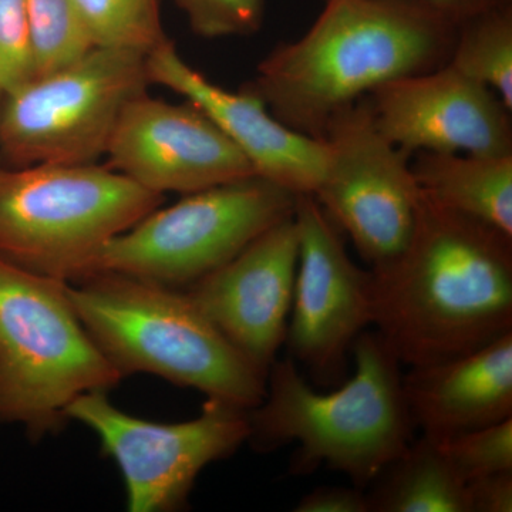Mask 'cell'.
Here are the masks:
<instances>
[{
    "instance_id": "15",
    "label": "cell",
    "mask_w": 512,
    "mask_h": 512,
    "mask_svg": "<svg viewBox=\"0 0 512 512\" xmlns=\"http://www.w3.org/2000/svg\"><path fill=\"white\" fill-rule=\"evenodd\" d=\"M147 72L151 84L200 107L247 157L256 175L296 195L318 190L328 165L325 140L285 126L248 90L229 92L212 83L185 62L170 39L147 53Z\"/></svg>"
},
{
    "instance_id": "5",
    "label": "cell",
    "mask_w": 512,
    "mask_h": 512,
    "mask_svg": "<svg viewBox=\"0 0 512 512\" xmlns=\"http://www.w3.org/2000/svg\"><path fill=\"white\" fill-rule=\"evenodd\" d=\"M109 165L0 168V256L60 281L89 275L109 242L163 207Z\"/></svg>"
},
{
    "instance_id": "1",
    "label": "cell",
    "mask_w": 512,
    "mask_h": 512,
    "mask_svg": "<svg viewBox=\"0 0 512 512\" xmlns=\"http://www.w3.org/2000/svg\"><path fill=\"white\" fill-rule=\"evenodd\" d=\"M370 271L373 326L403 366L444 362L512 332V237L426 192L409 245Z\"/></svg>"
},
{
    "instance_id": "14",
    "label": "cell",
    "mask_w": 512,
    "mask_h": 512,
    "mask_svg": "<svg viewBox=\"0 0 512 512\" xmlns=\"http://www.w3.org/2000/svg\"><path fill=\"white\" fill-rule=\"evenodd\" d=\"M298 254V228L292 215L185 291L212 325L266 376L286 339Z\"/></svg>"
},
{
    "instance_id": "19",
    "label": "cell",
    "mask_w": 512,
    "mask_h": 512,
    "mask_svg": "<svg viewBox=\"0 0 512 512\" xmlns=\"http://www.w3.org/2000/svg\"><path fill=\"white\" fill-rule=\"evenodd\" d=\"M448 64L512 111V3L460 23Z\"/></svg>"
},
{
    "instance_id": "8",
    "label": "cell",
    "mask_w": 512,
    "mask_h": 512,
    "mask_svg": "<svg viewBox=\"0 0 512 512\" xmlns=\"http://www.w3.org/2000/svg\"><path fill=\"white\" fill-rule=\"evenodd\" d=\"M296 197L256 174L185 194L109 242L89 275L117 272L188 288L292 217Z\"/></svg>"
},
{
    "instance_id": "2",
    "label": "cell",
    "mask_w": 512,
    "mask_h": 512,
    "mask_svg": "<svg viewBox=\"0 0 512 512\" xmlns=\"http://www.w3.org/2000/svg\"><path fill=\"white\" fill-rule=\"evenodd\" d=\"M456 32L389 0H325L308 32L276 46L242 89L285 126L323 140L336 114L377 87L447 64Z\"/></svg>"
},
{
    "instance_id": "9",
    "label": "cell",
    "mask_w": 512,
    "mask_h": 512,
    "mask_svg": "<svg viewBox=\"0 0 512 512\" xmlns=\"http://www.w3.org/2000/svg\"><path fill=\"white\" fill-rule=\"evenodd\" d=\"M106 390L84 393L66 409L100 439L126 484L130 512H173L188 503L201 471L231 457L251 434L248 410L207 399L200 416L156 423L117 409Z\"/></svg>"
},
{
    "instance_id": "22",
    "label": "cell",
    "mask_w": 512,
    "mask_h": 512,
    "mask_svg": "<svg viewBox=\"0 0 512 512\" xmlns=\"http://www.w3.org/2000/svg\"><path fill=\"white\" fill-rule=\"evenodd\" d=\"M437 444L466 483L488 474L512 471V417L447 437Z\"/></svg>"
},
{
    "instance_id": "12",
    "label": "cell",
    "mask_w": 512,
    "mask_h": 512,
    "mask_svg": "<svg viewBox=\"0 0 512 512\" xmlns=\"http://www.w3.org/2000/svg\"><path fill=\"white\" fill-rule=\"evenodd\" d=\"M106 156L113 170L161 195L191 194L255 174L247 157L200 107L148 93L127 104Z\"/></svg>"
},
{
    "instance_id": "25",
    "label": "cell",
    "mask_w": 512,
    "mask_h": 512,
    "mask_svg": "<svg viewBox=\"0 0 512 512\" xmlns=\"http://www.w3.org/2000/svg\"><path fill=\"white\" fill-rule=\"evenodd\" d=\"M295 512H370L369 495L356 487H318L296 503Z\"/></svg>"
},
{
    "instance_id": "27",
    "label": "cell",
    "mask_w": 512,
    "mask_h": 512,
    "mask_svg": "<svg viewBox=\"0 0 512 512\" xmlns=\"http://www.w3.org/2000/svg\"><path fill=\"white\" fill-rule=\"evenodd\" d=\"M430 13L437 18L458 26L466 20L487 12V10L511 5L512 0H389Z\"/></svg>"
},
{
    "instance_id": "21",
    "label": "cell",
    "mask_w": 512,
    "mask_h": 512,
    "mask_svg": "<svg viewBox=\"0 0 512 512\" xmlns=\"http://www.w3.org/2000/svg\"><path fill=\"white\" fill-rule=\"evenodd\" d=\"M97 46L147 53L165 39L160 0H74Z\"/></svg>"
},
{
    "instance_id": "4",
    "label": "cell",
    "mask_w": 512,
    "mask_h": 512,
    "mask_svg": "<svg viewBox=\"0 0 512 512\" xmlns=\"http://www.w3.org/2000/svg\"><path fill=\"white\" fill-rule=\"evenodd\" d=\"M84 328L126 377L150 373L207 399L251 410L266 376L194 305L187 292L117 272L67 285Z\"/></svg>"
},
{
    "instance_id": "24",
    "label": "cell",
    "mask_w": 512,
    "mask_h": 512,
    "mask_svg": "<svg viewBox=\"0 0 512 512\" xmlns=\"http://www.w3.org/2000/svg\"><path fill=\"white\" fill-rule=\"evenodd\" d=\"M35 79L28 0H0V87L3 94Z\"/></svg>"
},
{
    "instance_id": "3",
    "label": "cell",
    "mask_w": 512,
    "mask_h": 512,
    "mask_svg": "<svg viewBox=\"0 0 512 512\" xmlns=\"http://www.w3.org/2000/svg\"><path fill=\"white\" fill-rule=\"evenodd\" d=\"M355 373L338 389L319 393L292 357L276 359L262 402L248 410V443L271 451L298 443L292 474L326 466L367 490L414 440L403 390L402 363L377 330L360 333L352 346Z\"/></svg>"
},
{
    "instance_id": "17",
    "label": "cell",
    "mask_w": 512,
    "mask_h": 512,
    "mask_svg": "<svg viewBox=\"0 0 512 512\" xmlns=\"http://www.w3.org/2000/svg\"><path fill=\"white\" fill-rule=\"evenodd\" d=\"M410 164L434 201L512 237V154L417 153Z\"/></svg>"
},
{
    "instance_id": "13",
    "label": "cell",
    "mask_w": 512,
    "mask_h": 512,
    "mask_svg": "<svg viewBox=\"0 0 512 512\" xmlns=\"http://www.w3.org/2000/svg\"><path fill=\"white\" fill-rule=\"evenodd\" d=\"M366 100L380 133L410 157L512 154L511 110L448 63L383 84Z\"/></svg>"
},
{
    "instance_id": "20",
    "label": "cell",
    "mask_w": 512,
    "mask_h": 512,
    "mask_svg": "<svg viewBox=\"0 0 512 512\" xmlns=\"http://www.w3.org/2000/svg\"><path fill=\"white\" fill-rule=\"evenodd\" d=\"M28 15L35 79L79 62L97 46L74 0H28Z\"/></svg>"
},
{
    "instance_id": "6",
    "label": "cell",
    "mask_w": 512,
    "mask_h": 512,
    "mask_svg": "<svg viewBox=\"0 0 512 512\" xmlns=\"http://www.w3.org/2000/svg\"><path fill=\"white\" fill-rule=\"evenodd\" d=\"M67 285L0 256V424L33 440L63 427L74 399L124 379L84 328Z\"/></svg>"
},
{
    "instance_id": "29",
    "label": "cell",
    "mask_w": 512,
    "mask_h": 512,
    "mask_svg": "<svg viewBox=\"0 0 512 512\" xmlns=\"http://www.w3.org/2000/svg\"><path fill=\"white\" fill-rule=\"evenodd\" d=\"M2 167H3V165H2V161H0V168H2Z\"/></svg>"
},
{
    "instance_id": "16",
    "label": "cell",
    "mask_w": 512,
    "mask_h": 512,
    "mask_svg": "<svg viewBox=\"0 0 512 512\" xmlns=\"http://www.w3.org/2000/svg\"><path fill=\"white\" fill-rule=\"evenodd\" d=\"M403 390L414 426L444 440L512 417V332L483 348L410 367Z\"/></svg>"
},
{
    "instance_id": "23",
    "label": "cell",
    "mask_w": 512,
    "mask_h": 512,
    "mask_svg": "<svg viewBox=\"0 0 512 512\" xmlns=\"http://www.w3.org/2000/svg\"><path fill=\"white\" fill-rule=\"evenodd\" d=\"M192 32L205 39L251 36L261 29L265 0H174Z\"/></svg>"
},
{
    "instance_id": "11",
    "label": "cell",
    "mask_w": 512,
    "mask_h": 512,
    "mask_svg": "<svg viewBox=\"0 0 512 512\" xmlns=\"http://www.w3.org/2000/svg\"><path fill=\"white\" fill-rule=\"evenodd\" d=\"M299 254L285 342L318 382H343L353 342L373 326L372 271L359 268L345 234L311 194L296 197Z\"/></svg>"
},
{
    "instance_id": "18",
    "label": "cell",
    "mask_w": 512,
    "mask_h": 512,
    "mask_svg": "<svg viewBox=\"0 0 512 512\" xmlns=\"http://www.w3.org/2000/svg\"><path fill=\"white\" fill-rule=\"evenodd\" d=\"M367 495L370 512H470L466 481L423 434L384 468Z\"/></svg>"
},
{
    "instance_id": "28",
    "label": "cell",
    "mask_w": 512,
    "mask_h": 512,
    "mask_svg": "<svg viewBox=\"0 0 512 512\" xmlns=\"http://www.w3.org/2000/svg\"><path fill=\"white\" fill-rule=\"evenodd\" d=\"M2 99H3V90H2V87H0V103H2Z\"/></svg>"
},
{
    "instance_id": "26",
    "label": "cell",
    "mask_w": 512,
    "mask_h": 512,
    "mask_svg": "<svg viewBox=\"0 0 512 512\" xmlns=\"http://www.w3.org/2000/svg\"><path fill=\"white\" fill-rule=\"evenodd\" d=\"M466 484L468 511H512V471L488 474L467 481Z\"/></svg>"
},
{
    "instance_id": "7",
    "label": "cell",
    "mask_w": 512,
    "mask_h": 512,
    "mask_svg": "<svg viewBox=\"0 0 512 512\" xmlns=\"http://www.w3.org/2000/svg\"><path fill=\"white\" fill-rule=\"evenodd\" d=\"M148 84L146 53L96 46L79 62L3 94V167L97 163L121 113Z\"/></svg>"
},
{
    "instance_id": "10",
    "label": "cell",
    "mask_w": 512,
    "mask_h": 512,
    "mask_svg": "<svg viewBox=\"0 0 512 512\" xmlns=\"http://www.w3.org/2000/svg\"><path fill=\"white\" fill-rule=\"evenodd\" d=\"M328 165L313 197L370 269L404 251L419 221L423 192L412 157L380 133L366 97L326 127Z\"/></svg>"
}]
</instances>
